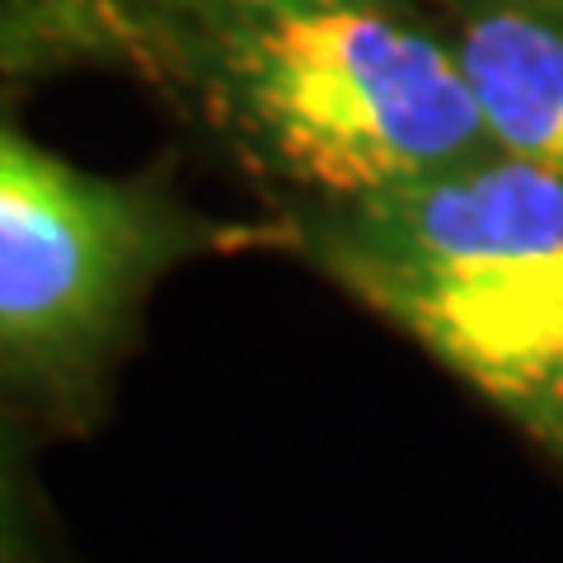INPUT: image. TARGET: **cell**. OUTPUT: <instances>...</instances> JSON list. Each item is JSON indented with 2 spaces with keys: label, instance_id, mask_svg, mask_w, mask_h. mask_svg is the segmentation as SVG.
Returning a JSON list of instances; mask_svg holds the SVG:
<instances>
[{
  "label": "cell",
  "instance_id": "8992f818",
  "mask_svg": "<svg viewBox=\"0 0 563 563\" xmlns=\"http://www.w3.org/2000/svg\"><path fill=\"white\" fill-rule=\"evenodd\" d=\"M0 563H33L20 484H14V465H10L5 446H0Z\"/></svg>",
  "mask_w": 563,
  "mask_h": 563
},
{
  "label": "cell",
  "instance_id": "3957f363",
  "mask_svg": "<svg viewBox=\"0 0 563 563\" xmlns=\"http://www.w3.org/2000/svg\"><path fill=\"white\" fill-rule=\"evenodd\" d=\"M231 235L151 184L76 169L0 118V376L85 395L141 296Z\"/></svg>",
  "mask_w": 563,
  "mask_h": 563
},
{
  "label": "cell",
  "instance_id": "6da1fadb",
  "mask_svg": "<svg viewBox=\"0 0 563 563\" xmlns=\"http://www.w3.org/2000/svg\"><path fill=\"white\" fill-rule=\"evenodd\" d=\"M314 268L563 461V184L488 151L301 225Z\"/></svg>",
  "mask_w": 563,
  "mask_h": 563
},
{
  "label": "cell",
  "instance_id": "277c9868",
  "mask_svg": "<svg viewBox=\"0 0 563 563\" xmlns=\"http://www.w3.org/2000/svg\"><path fill=\"white\" fill-rule=\"evenodd\" d=\"M451 43L493 141L563 184V0H474Z\"/></svg>",
  "mask_w": 563,
  "mask_h": 563
},
{
  "label": "cell",
  "instance_id": "7a4b0ae2",
  "mask_svg": "<svg viewBox=\"0 0 563 563\" xmlns=\"http://www.w3.org/2000/svg\"><path fill=\"white\" fill-rule=\"evenodd\" d=\"M211 122L320 207L372 198L498 151L455 43L399 5L146 24Z\"/></svg>",
  "mask_w": 563,
  "mask_h": 563
},
{
  "label": "cell",
  "instance_id": "5b68a950",
  "mask_svg": "<svg viewBox=\"0 0 563 563\" xmlns=\"http://www.w3.org/2000/svg\"><path fill=\"white\" fill-rule=\"evenodd\" d=\"M151 24H198V20H254V14L333 10V5H399V0H136Z\"/></svg>",
  "mask_w": 563,
  "mask_h": 563
}]
</instances>
